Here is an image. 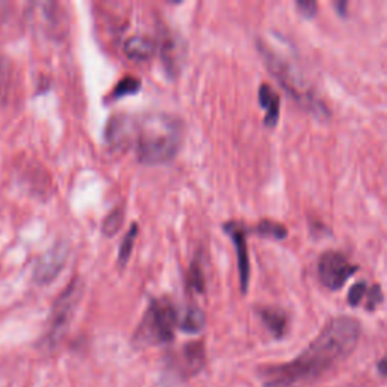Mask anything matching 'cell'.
Segmentation results:
<instances>
[{"mask_svg":"<svg viewBox=\"0 0 387 387\" xmlns=\"http://www.w3.org/2000/svg\"><path fill=\"white\" fill-rule=\"evenodd\" d=\"M135 127V115L115 114L109 118L105 129L106 144L114 150H131Z\"/></svg>","mask_w":387,"mask_h":387,"instance_id":"obj_7","label":"cell"},{"mask_svg":"<svg viewBox=\"0 0 387 387\" xmlns=\"http://www.w3.org/2000/svg\"><path fill=\"white\" fill-rule=\"evenodd\" d=\"M259 103L266 110L265 126L274 127L279 123V117H280V97L277 93H275V89L271 85L268 84L261 85Z\"/></svg>","mask_w":387,"mask_h":387,"instance_id":"obj_11","label":"cell"},{"mask_svg":"<svg viewBox=\"0 0 387 387\" xmlns=\"http://www.w3.org/2000/svg\"><path fill=\"white\" fill-rule=\"evenodd\" d=\"M248 233H256L263 238H270V239H275V241H283V239H286L289 232L288 228L284 227L283 224L277 223V221L272 219H262L259 224H257L254 228L248 230Z\"/></svg>","mask_w":387,"mask_h":387,"instance_id":"obj_13","label":"cell"},{"mask_svg":"<svg viewBox=\"0 0 387 387\" xmlns=\"http://www.w3.org/2000/svg\"><path fill=\"white\" fill-rule=\"evenodd\" d=\"M177 324L179 315L171 300H153L135 331L133 342L141 346L168 344L174 337Z\"/></svg>","mask_w":387,"mask_h":387,"instance_id":"obj_4","label":"cell"},{"mask_svg":"<svg viewBox=\"0 0 387 387\" xmlns=\"http://www.w3.org/2000/svg\"><path fill=\"white\" fill-rule=\"evenodd\" d=\"M188 282H189L191 289H194V291L198 292V293L205 292V289H206V279H205V274H203L201 268H200V266L197 263H192L191 265Z\"/></svg>","mask_w":387,"mask_h":387,"instance_id":"obj_18","label":"cell"},{"mask_svg":"<svg viewBox=\"0 0 387 387\" xmlns=\"http://www.w3.org/2000/svg\"><path fill=\"white\" fill-rule=\"evenodd\" d=\"M123 223H124V209L122 206H118L105 218L103 226H101V232H103V235L108 238H114L119 230H122Z\"/></svg>","mask_w":387,"mask_h":387,"instance_id":"obj_16","label":"cell"},{"mask_svg":"<svg viewBox=\"0 0 387 387\" xmlns=\"http://www.w3.org/2000/svg\"><path fill=\"white\" fill-rule=\"evenodd\" d=\"M336 5V9H337V14H340V15H345V13H346V6H348V3L346 2H339V3H335Z\"/></svg>","mask_w":387,"mask_h":387,"instance_id":"obj_23","label":"cell"},{"mask_svg":"<svg viewBox=\"0 0 387 387\" xmlns=\"http://www.w3.org/2000/svg\"><path fill=\"white\" fill-rule=\"evenodd\" d=\"M156 41H153L149 36L144 35H135L131 36V38H127L124 41L123 50L126 53V57L132 61H138V62H144L149 61L154 57L156 53Z\"/></svg>","mask_w":387,"mask_h":387,"instance_id":"obj_10","label":"cell"},{"mask_svg":"<svg viewBox=\"0 0 387 387\" xmlns=\"http://www.w3.org/2000/svg\"><path fill=\"white\" fill-rule=\"evenodd\" d=\"M360 270L339 251L328 250L321 256L318 262V275L321 283L330 291H339L353 275Z\"/></svg>","mask_w":387,"mask_h":387,"instance_id":"obj_5","label":"cell"},{"mask_svg":"<svg viewBox=\"0 0 387 387\" xmlns=\"http://www.w3.org/2000/svg\"><path fill=\"white\" fill-rule=\"evenodd\" d=\"M366 291H367L366 282H357L354 286H351V289H349V292H348V304H349V306L357 307L366 295Z\"/></svg>","mask_w":387,"mask_h":387,"instance_id":"obj_19","label":"cell"},{"mask_svg":"<svg viewBox=\"0 0 387 387\" xmlns=\"http://www.w3.org/2000/svg\"><path fill=\"white\" fill-rule=\"evenodd\" d=\"M261 318L265 322V326L268 327V330L275 337H282L286 331L288 326V318L284 313L279 309H262L261 312Z\"/></svg>","mask_w":387,"mask_h":387,"instance_id":"obj_12","label":"cell"},{"mask_svg":"<svg viewBox=\"0 0 387 387\" xmlns=\"http://www.w3.org/2000/svg\"><path fill=\"white\" fill-rule=\"evenodd\" d=\"M206 324V315L200 307L197 306H191L183 315L180 321V328L185 331V333H198L203 328H205Z\"/></svg>","mask_w":387,"mask_h":387,"instance_id":"obj_14","label":"cell"},{"mask_svg":"<svg viewBox=\"0 0 387 387\" xmlns=\"http://www.w3.org/2000/svg\"><path fill=\"white\" fill-rule=\"evenodd\" d=\"M68 250L66 244L53 245L48 253H44L36 262L34 270V280L38 284H48L58 277L66 265Z\"/></svg>","mask_w":387,"mask_h":387,"instance_id":"obj_8","label":"cell"},{"mask_svg":"<svg viewBox=\"0 0 387 387\" xmlns=\"http://www.w3.org/2000/svg\"><path fill=\"white\" fill-rule=\"evenodd\" d=\"M224 233L232 238V241L236 248L238 254V271H239V283H241L242 293H247L248 283H250V259H248V248H247V235L248 228L241 223H230L224 224Z\"/></svg>","mask_w":387,"mask_h":387,"instance_id":"obj_9","label":"cell"},{"mask_svg":"<svg viewBox=\"0 0 387 387\" xmlns=\"http://www.w3.org/2000/svg\"><path fill=\"white\" fill-rule=\"evenodd\" d=\"M183 141V124L165 112L135 115L132 149L144 165H163L176 158Z\"/></svg>","mask_w":387,"mask_h":387,"instance_id":"obj_2","label":"cell"},{"mask_svg":"<svg viewBox=\"0 0 387 387\" xmlns=\"http://www.w3.org/2000/svg\"><path fill=\"white\" fill-rule=\"evenodd\" d=\"M136 235H138V224L133 223L131 226V228H129V232L124 235L122 245H119V248H118V265L119 266H124L127 263V261L131 259Z\"/></svg>","mask_w":387,"mask_h":387,"instance_id":"obj_17","label":"cell"},{"mask_svg":"<svg viewBox=\"0 0 387 387\" xmlns=\"http://www.w3.org/2000/svg\"><path fill=\"white\" fill-rule=\"evenodd\" d=\"M140 89H141L140 79L133 78V76H126L118 82L115 88L110 91V94H108L106 101H109V103H114V101H117L119 98H124L126 96L136 94Z\"/></svg>","mask_w":387,"mask_h":387,"instance_id":"obj_15","label":"cell"},{"mask_svg":"<svg viewBox=\"0 0 387 387\" xmlns=\"http://www.w3.org/2000/svg\"><path fill=\"white\" fill-rule=\"evenodd\" d=\"M360 322L351 316L330 319L318 337L292 362L262 371L266 387H298L315 381L353 353L360 339Z\"/></svg>","mask_w":387,"mask_h":387,"instance_id":"obj_1","label":"cell"},{"mask_svg":"<svg viewBox=\"0 0 387 387\" xmlns=\"http://www.w3.org/2000/svg\"><path fill=\"white\" fill-rule=\"evenodd\" d=\"M82 297V282L79 279L71 280L59 298L57 300L52 312V336H58L62 333V330L67 327L71 319V315L75 313L79 300Z\"/></svg>","mask_w":387,"mask_h":387,"instance_id":"obj_6","label":"cell"},{"mask_svg":"<svg viewBox=\"0 0 387 387\" xmlns=\"http://www.w3.org/2000/svg\"><path fill=\"white\" fill-rule=\"evenodd\" d=\"M383 302V291L380 284H374V286L366 291V309L375 310Z\"/></svg>","mask_w":387,"mask_h":387,"instance_id":"obj_20","label":"cell"},{"mask_svg":"<svg viewBox=\"0 0 387 387\" xmlns=\"http://www.w3.org/2000/svg\"><path fill=\"white\" fill-rule=\"evenodd\" d=\"M5 73H6V66H5V62L0 61V89H2V87H3V82H5Z\"/></svg>","mask_w":387,"mask_h":387,"instance_id":"obj_22","label":"cell"},{"mask_svg":"<svg viewBox=\"0 0 387 387\" xmlns=\"http://www.w3.org/2000/svg\"><path fill=\"white\" fill-rule=\"evenodd\" d=\"M261 52L265 58L266 67L270 68L272 76L277 79L282 87L298 101L301 106L306 108L313 115L327 117L328 110L324 103L313 93L310 85L300 75V71L295 68L289 61L284 59L280 54L274 53L270 48L261 44Z\"/></svg>","mask_w":387,"mask_h":387,"instance_id":"obj_3","label":"cell"},{"mask_svg":"<svg viewBox=\"0 0 387 387\" xmlns=\"http://www.w3.org/2000/svg\"><path fill=\"white\" fill-rule=\"evenodd\" d=\"M297 8L302 17L306 18H312L316 15L318 11V3L313 2V0H298L297 2Z\"/></svg>","mask_w":387,"mask_h":387,"instance_id":"obj_21","label":"cell"}]
</instances>
